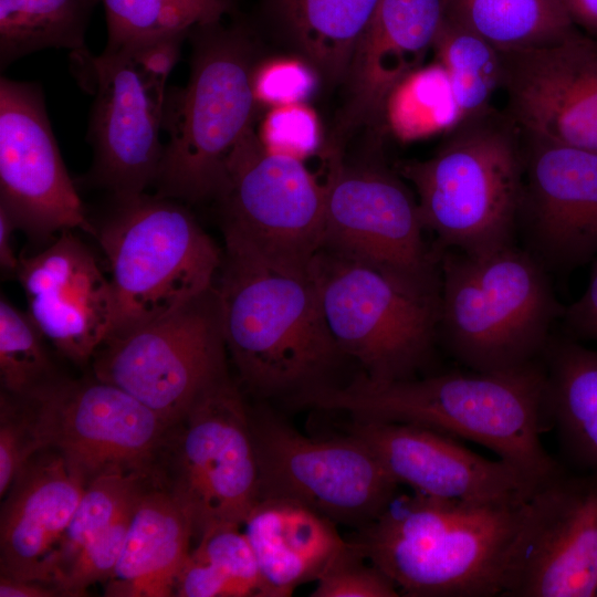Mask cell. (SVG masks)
Returning <instances> with one entry per match:
<instances>
[{"label": "cell", "instance_id": "cell-18", "mask_svg": "<svg viewBox=\"0 0 597 597\" xmlns=\"http://www.w3.org/2000/svg\"><path fill=\"white\" fill-rule=\"evenodd\" d=\"M521 133L522 247L551 274L590 264L597 256V151Z\"/></svg>", "mask_w": 597, "mask_h": 597}, {"label": "cell", "instance_id": "cell-5", "mask_svg": "<svg viewBox=\"0 0 597 597\" xmlns=\"http://www.w3.org/2000/svg\"><path fill=\"white\" fill-rule=\"evenodd\" d=\"M564 310L551 273L522 245L440 252L438 341L470 370L540 362Z\"/></svg>", "mask_w": 597, "mask_h": 597}, {"label": "cell", "instance_id": "cell-24", "mask_svg": "<svg viewBox=\"0 0 597 597\" xmlns=\"http://www.w3.org/2000/svg\"><path fill=\"white\" fill-rule=\"evenodd\" d=\"M242 526L258 564L261 597H287L316 582L349 546L336 523L286 499H260Z\"/></svg>", "mask_w": 597, "mask_h": 597}, {"label": "cell", "instance_id": "cell-40", "mask_svg": "<svg viewBox=\"0 0 597 597\" xmlns=\"http://www.w3.org/2000/svg\"><path fill=\"white\" fill-rule=\"evenodd\" d=\"M320 80L304 62L292 57L262 60L254 74L258 103L273 106L303 103Z\"/></svg>", "mask_w": 597, "mask_h": 597}, {"label": "cell", "instance_id": "cell-21", "mask_svg": "<svg viewBox=\"0 0 597 597\" xmlns=\"http://www.w3.org/2000/svg\"><path fill=\"white\" fill-rule=\"evenodd\" d=\"M443 17V0L378 1L354 46L341 85L342 105L327 150L343 151L363 129L380 137L389 95L423 65Z\"/></svg>", "mask_w": 597, "mask_h": 597}, {"label": "cell", "instance_id": "cell-13", "mask_svg": "<svg viewBox=\"0 0 597 597\" xmlns=\"http://www.w3.org/2000/svg\"><path fill=\"white\" fill-rule=\"evenodd\" d=\"M379 155L362 161L328 156L321 250L440 282V252L425 240L417 198Z\"/></svg>", "mask_w": 597, "mask_h": 597}, {"label": "cell", "instance_id": "cell-34", "mask_svg": "<svg viewBox=\"0 0 597 597\" xmlns=\"http://www.w3.org/2000/svg\"><path fill=\"white\" fill-rule=\"evenodd\" d=\"M151 476V471L109 472L86 485L54 557V585L78 553L137 499Z\"/></svg>", "mask_w": 597, "mask_h": 597}, {"label": "cell", "instance_id": "cell-10", "mask_svg": "<svg viewBox=\"0 0 597 597\" xmlns=\"http://www.w3.org/2000/svg\"><path fill=\"white\" fill-rule=\"evenodd\" d=\"M216 285L170 314L108 337L92 357L94 378L134 396L168 426L228 375Z\"/></svg>", "mask_w": 597, "mask_h": 597}, {"label": "cell", "instance_id": "cell-4", "mask_svg": "<svg viewBox=\"0 0 597 597\" xmlns=\"http://www.w3.org/2000/svg\"><path fill=\"white\" fill-rule=\"evenodd\" d=\"M522 504L396 494L352 543L406 596L501 595L505 554Z\"/></svg>", "mask_w": 597, "mask_h": 597}, {"label": "cell", "instance_id": "cell-2", "mask_svg": "<svg viewBox=\"0 0 597 597\" xmlns=\"http://www.w3.org/2000/svg\"><path fill=\"white\" fill-rule=\"evenodd\" d=\"M216 286L223 338L241 381L261 396L295 399L328 387L344 356L333 339L310 268L272 260L223 231Z\"/></svg>", "mask_w": 597, "mask_h": 597}, {"label": "cell", "instance_id": "cell-6", "mask_svg": "<svg viewBox=\"0 0 597 597\" xmlns=\"http://www.w3.org/2000/svg\"><path fill=\"white\" fill-rule=\"evenodd\" d=\"M428 159L399 160L434 248L482 254L516 243L523 188L522 133L495 107L464 118Z\"/></svg>", "mask_w": 597, "mask_h": 597}, {"label": "cell", "instance_id": "cell-43", "mask_svg": "<svg viewBox=\"0 0 597 597\" xmlns=\"http://www.w3.org/2000/svg\"><path fill=\"white\" fill-rule=\"evenodd\" d=\"M574 25L597 39V0H561Z\"/></svg>", "mask_w": 597, "mask_h": 597}, {"label": "cell", "instance_id": "cell-28", "mask_svg": "<svg viewBox=\"0 0 597 597\" xmlns=\"http://www.w3.org/2000/svg\"><path fill=\"white\" fill-rule=\"evenodd\" d=\"M443 10L500 51L549 45L579 31L561 0H443Z\"/></svg>", "mask_w": 597, "mask_h": 597}, {"label": "cell", "instance_id": "cell-3", "mask_svg": "<svg viewBox=\"0 0 597 597\" xmlns=\"http://www.w3.org/2000/svg\"><path fill=\"white\" fill-rule=\"evenodd\" d=\"M188 40L189 77L184 87L166 93L168 140L154 187L158 196L197 203L216 198L229 157L253 127L254 74L264 43L239 15L229 23L198 25Z\"/></svg>", "mask_w": 597, "mask_h": 597}, {"label": "cell", "instance_id": "cell-42", "mask_svg": "<svg viewBox=\"0 0 597 597\" xmlns=\"http://www.w3.org/2000/svg\"><path fill=\"white\" fill-rule=\"evenodd\" d=\"M61 596L54 584L0 576V597H55Z\"/></svg>", "mask_w": 597, "mask_h": 597}, {"label": "cell", "instance_id": "cell-32", "mask_svg": "<svg viewBox=\"0 0 597 597\" xmlns=\"http://www.w3.org/2000/svg\"><path fill=\"white\" fill-rule=\"evenodd\" d=\"M431 50L448 74L463 119L494 107L492 98L502 87L503 75L499 49L443 17Z\"/></svg>", "mask_w": 597, "mask_h": 597}, {"label": "cell", "instance_id": "cell-38", "mask_svg": "<svg viewBox=\"0 0 597 597\" xmlns=\"http://www.w3.org/2000/svg\"><path fill=\"white\" fill-rule=\"evenodd\" d=\"M363 554L349 546L316 580L311 597H397L392 580L374 564H366Z\"/></svg>", "mask_w": 597, "mask_h": 597}, {"label": "cell", "instance_id": "cell-41", "mask_svg": "<svg viewBox=\"0 0 597 597\" xmlns=\"http://www.w3.org/2000/svg\"><path fill=\"white\" fill-rule=\"evenodd\" d=\"M561 323L564 334L577 341L597 342V256L590 263L583 294L565 306Z\"/></svg>", "mask_w": 597, "mask_h": 597}, {"label": "cell", "instance_id": "cell-15", "mask_svg": "<svg viewBox=\"0 0 597 597\" xmlns=\"http://www.w3.org/2000/svg\"><path fill=\"white\" fill-rule=\"evenodd\" d=\"M501 595H597V474L559 471L535 486L505 554Z\"/></svg>", "mask_w": 597, "mask_h": 597}, {"label": "cell", "instance_id": "cell-35", "mask_svg": "<svg viewBox=\"0 0 597 597\" xmlns=\"http://www.w3.org/2000/svg\"><path fill=\"white\" fill-rule=\"evenodd\" d=\"M44 341L28 313L21 312L1 296V390L17 397H32L62 379L48 354Z\"/></svg>", "mask_w": 597, "mask_h": 597}, {"label": "cell", "instance_id": "cell-17", "mask_svg": "<svg viewBox=\"0 0 597 597\" xmlns=\"http://www.w3.org/2000/svg\"><path fill=\"white\" fill-rule=\"evenodd\" d=\"M32 397L48 448L86 485L109 472L153 470L169 426L130 394L96 378H62Z\"/></svg>", "mask_w": 597, "mask_h": 597}, {"label": "cell", "instance_id": "cell-12", "mask_svg": "<svg viewBox=\"0 0 597 597\" xmlns=\"http://www.w3.org/2000/svg\"><path fill=\"white\" fill-rule=\"evenodd\" d=\"M250 413L260 499L291 500L336 524L363 527L396 496L399 484L352 434L310 438L270 412Z\"/></svg>", "mask_w": 597, "mask_h": 597}, {"label": "cell", "instance_id": "cell-33", "mask_svg": "<svg viewBox=\"0 0 597 597\" xmlns=\"http://www.w3.org/2000/svg\"><path fill=\"white\" fill-rule=\"evenodd\" d=\"M462 119L448 74L436 61L400 81L385 108V128L405 143L447 135Z\"/></svg>", "mask_w": 597, "mask_h": 597}, {"label": "cell", "instance_id": "cell-7", "mask_svg": "<svg viewBox=\"0 0 597 597\" xmlns=\"http://www.w3.org/2000/svg\"><path fill=\"white\" fill-rule=\"evenodd\" d=\"M113 201L94 227L115 300L108 337L157 321L211 290L223 256L181 201L146 192Z\"/></svg>", "mask_w": 597, "mask_h": 597}, {"label": "cell", "instance_id": "cell-29", "mask_svg": "<svg viewBox=\"0 0 597 597\" xmlns=\"http://www.w3.org/2000/svg\"><path fill=\"white\" fill-rule=\"evenodd\" d=\"M98 1L0 0V69L44 49H86V29Z\"/></svg>", "mask_w": 597, "mask_h": 597}, {"label": "cell", "instance_id": "cell-26", "mask_svg": "<svg viewBox=\"0 0 597 597\" xmlns=\"http://www.w3.org/2000/svg\"><path fill=\"white\" fill-rule=\"evenodd\" d=\"M195 526L184 506L154 475L137 498L109 578L108 597H169L191 552Z\"/></svg>", "mask_w": 597, "mask_h": 597}, {"label": "cell", "instance_id": "cell-11", "mask_svg": "<svg viewBox=\"0 0 597 597\" xmlns=\"http://www.w3.org/2000/svg\"><path fill=\"white\" fill-rule=\"evenodd\" d=\"M75 73L94 94L87 139L90 184L112 199L154 186L163 157L160 130L168 75L153 71L138 48L71 53Z\"/></svg>", "mask_w": 597, "mask_h": 597}, {"label": "cell", "instance_id": "cell-30", "mask_svg": "<svg viewBox=\"0 0 597 597\" xmlns=\"http://www.w3.org/2000/svg\"><path fill=\"white\" fill-rule=\"evenodd\" d=\"M239 525H218L198 537L177 579L178 597H261L258 564Z\"/></svg>", "mask_w": 597, "mask_h": 597}, {"label": "cell", "instance_id": "cell-19", "mask_svg": "<svg viewBox=\"0 0 597 597\" xmlns=\"http://www.w3.org/2000/svg\"><path fill=\"white\" fill-rule=\"evenodd\" d=\"M501 57L504 111L522 132L597 151V39L577 31Z\"/></svg>", "mask_w": 597, "mask_h": 597}, {"label": "cell", "instance_id": "cell-1", "mask_svg": "<svg viewBox=\"0 0 597 597\" xmlns=\"http://www.w3.org/2000/svg\"><path fill=\"white\" fill-rule=\"evenodd\" d=\"M295 402L343 411L353 420L408 423L467 439L536 482L562 471L541 440L548 421L542 360L505 373L470 370L381 384L360 376Z\"/></svg>", "mask_w": 597, "mask_h": 597}, {"label": "cell", "instance_id": "cell-16", "mask_svg": "<svg viewBox=\"0 0 597 597\" xmlns=\"http://www.w3.org/2000/svg\"><path fill=\"white\" fill-rule=\"evenodd\" d=\"M0 208L34 240L94 226L62 159L40 85L0 78Z\"/></svg>", "mask_w": 597, "mask_h": 597}, {"label": "cell", "instance_id": "cell-9", "mask_svg": "<svg viewBox=\"0 0 597 597\" xmlns=\"http://www.w3.org/2000/svg\"><path fill=\"white\" fill-rule=\"evenodd\" d=\"M153 475L188 512L195 538L243 525L260 499L259 467L250 408L228 375L168 427Z\"/></svg>", "mask_w": 597, "mask_h": 597}, {"label": "cell", "instance_id": "cell-36", "mask_svg": "<svg viewBox=\"0 0 597 597\" xmlns=\"http://www.w3.org/2000/svg\"><path fill=\"white\" fill-rule=\"evenodd\" d=\"M48 449L35 397L0 394V495L3 498L21 470Z\"/></svg>", "mask_w": 597, "mask_h": 597}, {"label": "cell", "instance_id": "cell-8", "mask_svg": "<svg viewBox=\"0 0 597 597\" xmlns=\"http://www.w3.org/2000/svg\"><path fill=\"white\" fill-rule=\"evenodd\" d=\"M327 328L371 383L413 378L438 341L440 282L320 250L311 263Z\"/></svg>", "mask_w": 597, "mask_h": 597}, {"label": "cell", "instance_id": "cell-14", "mask_svg": "<svg viewBox=\"0 0 597 597\" xmlns=\"http://www.w3.org/2000/svg\"><path fill=\"white\" fill-rule=\"evenodd\" d=\"M214 200L222 230L272 260L306 269L322 248L325 180L304 159L266 148L253 127L229 157Z\"/></svg>", "mask_w": 597, "mask_h": 597}, {"label": "cell", "instance_id": "cell-45", "mask_svg": "<svg viewBox=\"0 0 597 597\" xmlns=\"http://www.w3.org/2000/svg\"><path fill=\"white\" fill-rule=\"evenodd\" d=\"M597 596V595H596Z\"/></svg>", "mask_w": 597, "mask_h": 597}, {"label": "cell", "instance_id": "cell-44", "mask_svg": "<svg viewBox=\"0 0 597 597\" xmlns=\"http://www.w3.org/2000/svg\"><path fill=\"white\" fill-rule=\"evenodd\" d=\"M15 229L10 216L0 208V265L4 273L13 275H15L19 265V256H15L11 244V237Z\"/></svg>", "mask_w": 597, "mask_h": 597}, {"label": "cell", "instance_id": "cell-37", "mask_svg": "<svg viewBox=\"0 0 597 597\" xmlns=\"http://www.w3.org/2000/svg\"><path fill=\"white\" fill-rule=\"evenodd\" d=\"M136 500L78 553L56 580L61 596H84L92 585L109 578L118 562Z\"/></svg>", "mask_w": 597, "mask_h": 597}, {"label": "cell", "instance_id": "cell-22", "mask_svg": "<svg viewBox=\"0 0 597 597\" xmlns=\"http://www.w3.org/2000/svg\"><path fill=\"white\" fill-rule=\"evenodd\" d=\"M72 231H62L38 253L20 255L15 276L43 337L83 364L111 335L115 300L111 280Z\"/></svg>", "mask_w": 597, "mask_h": 597}, {"label": "cell", "instance_id": "cell-39", "mask_svg": "<svg viewBox=\"0 0 597 597\" xmlns=\"http://www.w3.org/2000/svg\"><path fill=\"white\" fill-rule=\"evenodd\" d=\"M266 148L305 159L320 146L315 113L303 103L273 106L258 134Z\"/></svg>", "mask_w": 597, "mask_h": 597}, {"label": "cell", "instance_id": "cell-25", "mask_svg": "<svg viewBox=\"0 0 597 597\" xmlns=\"http://www.w3.org/2000/svg\"><path fill=\"white\" fill-rule=\"evenodd\" d=\"M379 0H258L248 19L259 38L341 87L354 46Z\"/></svg>", "mask_w": 597, "mask_h": 597}, {"label": "cell", "instance_id": "cell-27", "mask_svg": "<svg viewBox=\"0 0 597 597\" xmlns=\"http://www.w3.org/2000/svg\"><path fill=\"white\" fill-rule=\"evenodd\" d=\"M541 360L548 423L567 452L597 474V352L554 333Z\"/></svg>", "mask_w": 597, "mask_h": 597}, {"label": "cell", "instance_id": "cell-31", "mask_svg": "<svg viewBox=\"0 0 597 597\" xmlns=\"http://www.w3.org/2000/svg\"><path fill=\"white\" fill-rule=\"evenodd\" d=\"M107 50L144 45L187 35L198 27L235 12L238 0H101Z\"/></svg>", "mask_w": 597, "mask_h": 597}, {"label": "cell", "instance_id": "cell-23", "mask_svg": "<svg viewBox=\"0 0 597 597\" xmlns=\"http://www.w3.org/2000/svg\"><path fill=\"white\" fill-rule=\"evenodd\" d=\"M85 488L55 449L32 458L3 496L0 576L53 584L54 557Z\"/></svg>", "mask_w": 597, "mask_h": 597}, {"label": "cell", "instance_id": "cell-20", "mask_svg": "<svg viewBox=\"0 0 597 597\" xmlns=\"http://www.w3.org/2000/svg\"><path fill=\"white\" fill-rule=\"evenodd\" d=\"M347 433L364 442L398 484L426 496L520 504L540 483L506 461L484 458L425 427L352 419Z\"/></svg>", "mask_w": 597, "mask_h": 597}]
</instances>
